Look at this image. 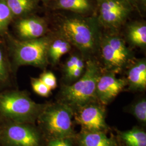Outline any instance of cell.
Listing matches in <instances>:
<instances>
[{"label":"cell","mask_w":146,"mask_h":146,"mask_svg":"<svg viewBox=\"0 0 146 146\" xmlns=\"http://www.w3.org/2000/svg\"><path fill=\"white\" fill-rule=\"evenodd\" d=\"M39 78L51 90L56 88V78L52 72L50 71L44 72L40 75Z\"/></svg>","instance_id":"obj_23"},{"label":"cell","mask_w":146,"mask_h":146,"mask_svg":"<svg viewBox=\"0 0 146 146\" xmlns=\"http://www.w3.org/2000/svg\"><path fill=\"white\" fill-rule=\"evenodd\" d=\"M101 73L98 64L89 59L86 63L82 77L75 84L64 86L61 88L63 103L80 108L93 102L96 100V87Z\"/></svg>","instance_id":"obj_3"},{"label":"cell","mask_w":146,"mask_h":146,"mask_svg":"<svg viewBox=\"0 0 146 146\" xmlns=\"http://www.w3.org/2000/svg\"><path fill=\"white\" fill-rule=\"evenodd\" d=\"M31 84L33 90L38 95L43 97H48L50 94L51 90L40 78H31Z\"/></svg>","instance_id":"obj_22"},{"label":"cell","mask_w":146,"mask_h":146,"mask_svg":"<svg viewBox=\"0 0 146 146\" xmlns=\"http://www.w3.org/2000/svg\"><path fill=\"white\" fill-rule=\"evenodd\" d=\"M140 1L142 5L144 6L145 7H146V0H140Z\"/></svg>","instance_id":"obj_26"},{"label":"cell","mask_w":146,"mask_h":146,"mask_svg":"<svg viewBox=\"0 0 146 146\" xmlns=\"http://www.w3.org/2000/svg\"><path fill=\"white\" fill-rule=\"evenodd\" d=\"M121 137L127 146H146V133L140 129L134 128L122 132Z\"/></svg>","instance_id":"obj_19"},{"label":"cell","mask_w":146,"mask_h":146,"mask_svg":"<svg viewBox=\"0 0 146 146\" xmlns=\"http://www.w3.org/2000/svg\"><path fill=\"white\" fill-rule=\"evenodd\" d=\"M11 58L13 72L22 66H32L44 69L49 63L48 49L52 37L45 35L29 40L16 38L9 31L4 36Z\"/></svg>","instance_id":"obj_2"},{"label":"cell","mask_w":146,"mask_h":146,"mask_svg":"<svg viewBox=\"0 0 146 146\" xmlns=\"http://www.w3.org/2000/svg\"><path fill=\"white\" fill-rule=\"evenodd\" d=\"M56 7L58 9L80 14L88 13L92 9L89 0H57Z\"/></svg>","instance_id":"obj_17"},{"label":"cell","mask_w":146,"mask_h":146,"mask_svg":"<svg viewBox=\"0 0 146 146\" xmlns=\"http://www.w3.org/2000/svg\"><path fill=\"white\" fill-rule=\"evenodd\" d=\"M1 131H0V142H1Z\"/></svg>","instance_id":"obj_28"},{"label":"cell","mask_w":146,"mask_h":146,"mask_svg":"<svg viewBox=\"0 0 146 146\" xmlns=\"http://www.w3.org/2000/svg\"><path fill=\"white\" fill-rule=\"evenodd\" d=\"M1 142L3 146H41L38 131L25 123L13 122L1 132Z\"/></svg>","instance_id":"obj_8"},{"label":"cell","mask_w":146,"mask_h":146,"mask_svg":"<svg viewBox=\"0 0 146 146\" xmlns=\"http://www.w3.org/2000/svg\"><path fill=\"white\" fill-rule=\"evenodd\" d=\"M45 106L36 104L22 92L14 90L0 93V114L14 122H33Z\"/></svg>","instance_id":"obj_4"},{"label":"cell","mask_w":146,"mask_h":146,"mask_svg":"<svg viewBox=\"0 0 146 146\" xmlns=\"http://www.w3.org/2000/svg\"><path fill=\"white\" fill-rule=\"evenodd\" d=\"M13 73L5 43L0 39V84L8 81Z\"/></svg>","instance_id":"obj_18"},{"label":"cell","mask_w":146,"mask_h":146,"mask_svg":"<svg viewBox=\"0 0 146 146\" xmlns=\"http://www.w3.org/2000/svg\"><path fill=\"white\" fill-rule=\"evenodd\" d=\"M131 111L136 118L143 123L146 121V100L142 99L137 101L132 107Z\"/></svg>","instance_id":"obj_21"},{"label":"cell","mask_w":146,"mask_h":146,"mask_svg":"<svg viewBox=\"0 0 146 146\" xmlns=\"http://www.w3.org/2000/svg\"><path fill=\"white\" fill-rule=\"evenodd\" d=\"M47 146H72V144L69 138L52 139Z\"/></svg>","instance_id":"obj_25"},{"label":"cell","mask_w":146,"mask_h":146,"mask_svg":"<svg viewBox=\"0 0 146 146\" xmlns=\"http://www.w3.org/2000/svg\"><path fill=\"white\" fill-rule=\"evenodd\" d=\"M13 22L19 40H33L46 35L48 25L43 18L30 15L15 20Z\"/></svg>","instance_id":"obj_10"},{"label":"cell","mask_w":146,"mask_h":146,"mask_svg":"<svg viewBox=\"0 0 146 146\" xmlns=\"http://www.w3.org/2000/svg\"><path fill=\"white\" fill-rule=\"evenodd\" d=\"M127 38L136 47L145 48L146 46V25L143 22H135L129 25L127 29Z\"/></svg>","instance_id":"obj_15"},{"label":"cell","mask_w":146,"mask_h":146,"mask_svg":"<svg viewBox=\"0 0 146 146\" xmlns=\"http://www.w3.org/2000/svg\"><path fill=\"white\" fill-rule=\"evenodd\" d=\"M127 84L131 90L143 91L146 88V60L143 58L136 61L127 72Z\"/></svg>","instance_id":"obj_12"},{"label":"cell","mask_w":146,"mask_h":146,"mask_svg":"<svg viewBox=\"0 0 146 146\" xmlns=\"http://www.w3.org/2000/svg\"><path fill=\"white\" fill-rule=\"evenodd\" d=\"M81 146H118L115 140L102 131L86 132L80 139Z\"/></svg>","instance_id":"obj_16"},{"label":"cell","mask_w":146,"mask_h":146,"mask_svg":"<svg viewBox=\"0 0 146 146\" xmlns=\"http://www.w3.org/2000/svg\"><path fill=\"white\" fill-rule=\"evenodd\" d=\"M75 119L87 132L103 131L107 129L104 109L98 104L90 103L80 108Z\"/></svg>","instance_id":"obj_11"},{"label":"cell","mask_w":146,"mask_h":146,"mask_svg":"<svg viewBox=\"0 0 146 146\" xmlns=\"http://www.w3.org/2000/svg\"><path fill=\"white\" fill-rule=\"evenodd\" d=\"M127 84L122 78H117L115 73L106 70L100 75L96 87V99L104 104H108L124 89Z\"/></svg>","instance_id":"obj_9"},{"label":"cell","mask_w":146,"mask_h":146,"mask_svg":"<svg viewBox=\"0 0 146 146\" xmlns=\"http://www.w3.org/2000/svg\"><path fill=\"white\" fill-rule=\"evenodd\" d=\"M100 26L96 18L72 17L63 20L58 26L60 36L77 48L86 57L99 50L101 40Z\"/></svg>","instance_id":"obj_1"},{"label":"cell","mask_w":146,"mask_h":146,"mask_svg":"<svg viewBox=\"0 0 146 146\" xmlns=\"http://www.w3.org/2000/svg\"><path fill=\"white\" fill-rule=\"evenodd\" d=\"M128 1L132 4V5H136L137 0H128Z\"/></svg>","instance_id":"obj_27"},{"label":"cell","mask_w":146,"mask_h":146,"mask_svg":"<svg viewBox=\"0 0 146 146\" xmlns=\"http://www.w3.org/2000/svg\"><path fill=\"white\" fill-rule=\"evenodd\" d=\"M80 58H81L78 55H72L67 60L63 67L66 76L76 67Z\"/></svg>","instance_id":"obj_24"},{"label":"cell","mask_w":146,"mask_h":146,"mask_svg":"<svg viewBox=\"0 0 146 146\" xmlns=\"http://www.w3.org/2000/svg\"><path fill=\"white\" fill-rule=\"evenodd\" d=\"M72 117V107L62 102L46 106L38 118L43 130L52 139L73 136Z\"/></svg>","instance_id":"obj_5"},{"label":"cell","mask_w":146,"mask_h":146,"mask_svg":"<svg viewBox=\"0 0 146 146\" xmlns=\"http://www.w3.org/2000/svg\"><path fill=\"white\" fill-rule=\"evenodd\" d=\"M71 47L70 43L61 36L55 39L52 38L48 49L49 63L56 64L63 55L70 51Z\"/></svg>","instance_id":"obj_13"},{"label":"cell","mask_w":146,"mask_h":146,"mask_svg":"<svg viewBox=\"0 0 146 146\" xmlns=\"http://www.w3.org/2000/svg\"><path fill=\"white\" fill-rule=\"evenodd\" d=\"M100 26L111 30L119 28L125 22L133 10L128 0H98Z\"/></svg>","instance_id":"obj_7"},{"label":"cell","mask_w":146,"mask_h":146,"mask_svg":"<svg viewBox=\"0 0 146 146\" xmlns=\"http://www.w3.org/2000/svg\"><path fill=\"white\" fill-rule=\"evenodd\" d=\"M102 61L107 71L118 72L127 67L133 58L131 49L121 37L107 34L102 36L100 44Z\"/></svg>","instance_id":"obj_6"},{"label":"cell","mask_w":146,"mask_h":146,"mask_svg":"<svg viewBox=\"0 0 146 146\" xmlns=\"http://www.w3.org/2000/svg\"><path fill=\"white\" fill-rule=\"evenodd\" d=\"M5 1L15 20L31 15L36 8L38 0H5Z\"/></svg>","instance_id":"obj_14"},{"label":"cell","mask_w":146,"mask_h":146,"mask_svg":"<svg viewBox=\"0 0 146 146\" xmlns=\"http://www.w3.org/2000/svg\"><path fill=\"white\" fill-rule=\"evenodd\" d=\"M14 20L5 0H0V36H4L8 32L9 26Z\"/></svg>","instance_id":"obj_20"}]
</instances>
